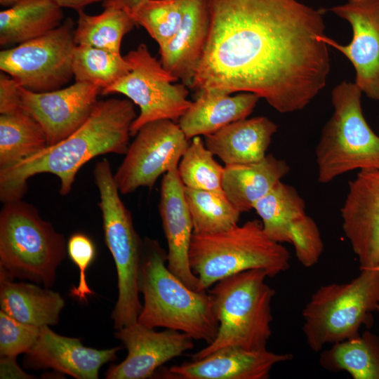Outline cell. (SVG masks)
<instances>
[{
	"label": "cell",
	"mask_w": 379,
	"mask_h": 379,
	"mask_svg": "<svg viewBox=\"0 0 379 379\" xmlns=\"http://www.w3.org/2000/svg\"><path fill=\"white\" fill-rule=\"evenodd\" d=\"M102 91L99 86L76 81L43 93L21 86L22 106L40 124L51 146L69 137L86 121Z\"/></svg>",
	"instance_id": "15"
},
{
	"label": "cell",
	"mask_w": 379,
	"mask_h": 379,
	"mask_svg": "<svg viewBox=\"0 0 379 379\" xmlns=\"http://www.w3.org/2000/svg\"><path fill=\"white\" fill-rule=\"evenodd\" d=\"M119 350V347L106 350L85 347L79 338L59 335L45 326L26 353L24 364L28 368H51L77 379H97L100 367L117 359Z\"/></svg>",
	"instance_id": "19"
},
{
	"label": "cell",
	"mask_w": 379,
	"mask_h": 379,
	"mask_svg": "<svg viewBox=\"0 0 379 379\" xmlns=\"http://www.w3.org/2000/svg\"><path fill=\"white\" fill-rule=\"evenodd\" d=\"M289 171L290 166L285 160L272 154L250 164L226 165L222 189L229 201L241 213L248 212Z\"/></svg>",
	"instance_id": "24"
},
{
	"label": "cell",
	"mask_w": 379,
	"mask_h": 379,
	"mask_svg": "<svg viewBox=\"0 0 379 379\" xmlns=\"http://www.w3.org/2000/svg\"><path fill=\"white\" fill-rule=\"evenodd\" d=\"M184 190L178 168L164 174L160 189L159 211L168 244L167 266L188 287L199 291V279L189 262L193 224Z\"/></svg>",
	"instance_id": "20"
},
{
	"label": "cell",
	"mask_w": 379,
	"mask_h": 379,
	"mask_svg": "<svg viewBox=\"0 0 379 379\" xmlns=\"http://www.w3.org/2000/svg\"><path fill=\"white\" fill-rule=\"evenodd\" d=\"M0 213V271L11 279L53 286L65 258L64 236L21 199L3 203Z\"/></svg>",
	"instance_id": "6"
},
{
	"label": "cell",
	"mask_w": 379,
	"mask_h": 379,
	"mask_svg": "<svg viewBox=\"0 0 379 379\" xmlns=\"http://www.w3.org/2000/svg\"><path fill=\"white\" fill-rule=\"evenodd\" d=\"M133 104L129 99L98 100L86 121L69 137L0 170L1 201L21 199L26 193L28 179L44 173L60 179L59 192L65 196L86 162L101 154H125L130 145L131 125L137 117Z\"/></svg>",
	"instance_id": "2"
},
{
	"label": "cell",
	"mask_w": 379,
	"mask_h": 379,
	"mask_svg": "<svg viewBox=\"0 0 379 379\" xmlns=\"http://www.w3.org/2000/svg\"><path fill=\"white\" fill-rule=\"evenodd\" d=\"M292 359L291 353L228 346L201 359L173 366L163 376L173 379H267L274 365Z\"/></svg>",
	"instance_id": "18"
},
{
	"label": "cell",
	"mask_w": 379,
	"mask_h": 379,
	"mask_svg": "<svg viewBox=\"0 0 379 379\" xmlns=\"http://www.w3.org/2000/svg\"><path fill=\"white\" fill-rule=\"evenodd\" d=\"M305 208L298 191L281 181L253 206L267 235L277 242L291 244L299 262L311 267L318 262L324 243L317 225Z\"/></svg>",
	"instance_id": "13"
},
{
	"label": "cell",
	"mask_w": 379,
	"mask_h": 379,
	"mask_svg": "<svg viewBox=\"0 0 379 379\" xmlns=\"http://www.w3.org/2000/svg\"><path fill=\"white\" fill-rule=\"evenodd\" d=\"M345 236L359 268L379 265V168L359 171L349 182L340 210Z\"/></svg>",
	"instance_id": "16"
},
{
	"label": "cell",
	"mask_w": 379,
	"mask_h": 379,
	"mask_svg": "<svg viewBox=\"0 0 379 379\" xmlns=\"http://www.w3.org/2000/svg\"><path fill=\"white\" fill-rule=\"evenodd\" d=\"M290 258L288 250L270 239L258 220L218 233H193L189 249L190 265L201 291L249 270L260 269L274 277L288 270Z\"/></svg>",
	"instance_id": "4"
},
{
	"label": "cell",
	"mask_w": 379,
	"mask_h": 379,
	"mask_svg": "<svg viewBox=\"0 0 379 379\" xmlns=\"http://www.w3.org/2000/svg\"><path fill=\"white\" fill-rule=\"evenodd\" d=\"M47 146L43 128L23 107L0 114V170L17 164Z\"/></svg>",
	"instance_id": "28"
},
{
	"label": "cell",
	"mask_w": 379,
	"mask_h": 379,
	"mask_svg": "<svg viewBox=\"0 0 379 379\" xmlns=\"http://www.w3.org/2000/svg\"><path fill=\"white\" fill-rule=\"evenodd\" d=\"M1 378H31L32 375L22 371L15 361V358L1 357Z\"/></svg>",
	"instance_id": "37"
},
{
	"label": "cell",
	"mask_w": 379,
	"mask_h": 379,
	"mask_svg": "<svg viewBox=\"0 0 379 379\" xmlns=\"http://www.w3.org/2000/svg\"><path fill=\"white\" fill-rule=\"evenodd\" d=\"M198 92L197 99L178 121L188 140L211 134L231 123L247 118L260 99L248 92L236 95L214 89Z\"/></svg>",
	"instance_id": "22"
},
{
	"label": "cell",
	"mask_w": 379,
	"mask_h": 379,
	"mask_svg": "<svg viewBox=\"0 0 379 379\" xmlns=\"http://www.w3.org/2000/svg\"><path fill=\"white\" fill-rule=\"evenodd\" d=\"M360 270L349 282L321 286L305 306L302 329L312 351L355 338L363 324L371 326L379 305V270Z\"/></svg>",
	"instance_id": "9"
},
{
	"label": "cell",
	"mask_w": 379,
	"mask_h": 379,
	"mask_svg": "<svg viewBox=\"0 0 379 379\" xmlns=\"http://www.w3.org/2000/svg\"><path fill=\"white\" fill-rule=\"evenodd\" d=\"M184 192L193 233H218L238 224L241 213L225 194L185 187Z\"/></svg>",
	"instance_id": "30"
},
{
	"label": "cell",
	"mask_w": 379,
	"mask_h": 379,
	"mask_svg": "<svg viewBox=\"0 0 379 379\" xmlns=\"http://www.w3.org/2000/svg\"><path fill=\"white\" fill-rule=\"evenodd\" d=\"M135 136L114 173L122 194L141 187L151 189L161 174L178 168L190 144L178 124L169 119L149 122Z\"/></svg>",
	"instance_id": "12"
},
{
	"label": "cell",
	"mask_w": 379,
	"mask_h": 379,
	"mask_svg": "<svg viewBox=\"0 0 379 379\" xmlns=\"http://www.w3.org/2000/svg\"><path fill=\"white\" fill-rule=\"evenodd\" d=\"M98 15H88L84 10L78 13L74 40L77 45L90 46L121 53V44L125 34L136 25L124 9L103 6Z\"/></svg>",
	"instance_id": "29"
},
{
	"label": "cell",
	"mask_w": 379,
	"mask_h": 379,
	"mask_svg": "<svg viewBox=\"0 0 379 379\" xmlns=\"http://www.w3.org/2000/svg\"><path fill=\"white\" fill-rule=\"evenodd\" d=\"M375 268L379 270V265L378 267H375Z\"/></svg>",
	"instance_id": "41"
},
{
	"label": "cell",
	"mask_w": 379,
	"mask_h": 379,
	"mask_svg": "<svg viewBox=\"0 0 379 379\" xmlns=\"http://www.w3.org/2000/svg\"><path fill=\"white\" fill-rule=\"evenodd\" d=\"M267 274L253 269L224 278L208 293L219 327L215 338L192 356L201 359L228 346L249 350L267 349L272 335L271 305L275 291L266 281Z\"/></svg>",
	"instance_id": "5"
},
{
	"label": "cell",
	"mask_w": 379,
	"mask_h": 379,
	"mask_svg": "<svg viewBox=\"0 0 379 379\" xmlns=\"http://www.w3.org/2000/svg\"><path fill=\"white\" fill-rule=\"evenodd\" d=\"M185 0H142L126 11L161 46L179 29Z\"/></svg>",
	"instance_id": "33"
},
{
	"label": "cell",
	"mask_w": 379,
	"mask_h": 379,
	"mask_svg": "<svg viewBox=\"0 0 379 379\" xmlns=\"http://www.w3.org/2000/svg\"><path fill=\"white\" fill-rule=\"evenodd\" d=\"M114 335L128 354L122 362L110 366L107 379L151 378L161 365L194 347V339L185 333L172 329L158 332L138 321L117 330Z\"/></svg>",
	"instance_id": "17"
},
{
	"label": "cell",
	"mask_w": 379,
	"mask_h": 379,
	"mask_svg": "<svg viewBox=\"0 0 379 379\" xmlns=\"http://www.w3.org/2000/svg\"><path fill=\"white\" fill-rule=\"evenodd\" d=\"M67 251L71 260L79 270V284L70 289L69 294L80 302H86L87 297L93 293L87 284L86 272L95 259V244L88 235L77 232L69 237Z\"/></svg>",
	"instance_id": "35"
},
{
	"label": "cell",
	"mask_w": 379,
	"mask_h": 379,
	"mask_svg": "<svg viewBox=\"0 0 379 379\" xmlns=\"http://www.w3.org/2000/svg\"><path fill=\"white\" fill-rule=\"evenodd\" d=\"M142 0H105L103 6H114L125 11L128 10Z\"/></svg>",
	"instance_id": "39"
},
{
	"label": "cell",
	"mask_w": 379,
	"mask_h": 379,
	"mask_svg": "<svg viewBox=\"0 0 379 379\" xmlns=\"http://www.w3.org/2000/svg\"><path fill=\"white\" fill-rule=\"evenodd\" d=\"M325 10L350 24L352 39L347 45L326 35L319 39L350 61L356 72L355 84L368 98L379 102V0H347Z\"/></svg>",
	"instance_id": "14"
},
{
	"label": "cell",
	"mask_w": 379,
	"mask_h": 379,
	"mask_svg": "<svg viewBox=\"0 0 379 379\" xmlns=\"http://www.w3.org/2000/svg\"><path fill=\"white\" fill-rule=\"evenodd\" d=\"M19 0H0V4L4 7H11Z\"/></svg>",
	"instance_id": "40"
},
{
	"label": "cell",
	"mask_w": 379,
	"mask_h": 379,
	"mask_svg": "<svg viewBox=\"0 0 379 379\" xmlns=\"http://www.w3.org/2000/svg\"><path fill=\"white\" fill-rule=\"evenodd\" d=\"M76 82L110 86L131 70L128 61L121 53L90 46L77 45L72 59Z\"/></svg>",
	"instance_id": "31"
},
{
	"label": "cell",
	"mask_w": 379,
	"mask_h": 379,
	"mask_svg": "<svg viewBox=\"0 0 379 379\" xmlns=\"http://www.w3.org/2000/svg\"><path fill=\"white\" fill-rule=\"evenodd\" d=\"M210 15L207 0H185L180 26L159 46L160 62L172 76L190 87L207 41Z\"/></svg>",
	"instance_id": "21"
},
{
	"label": "cell",
	"mask_w": 379,
	"mask_h": 379,
	"mask_svg": "<svg viewBox=\"0 0 379 379\" xmlns=\"http://www.w3.org/2000/svg\"><path fill=\"white\" fill-rule=\"evenodd\" d=\"M206 44L190 88L248 92L280 113L299 111L331 69L324 8L298 0H207Z\"/></svg>",
	"instance_id": "1"
},
{
	"label": "cell",
	"mask_w": 379,
	"mask_h": 379,
	"mask_svg": "<svg viewBox=\"0 0 379 379\" xmlns=\"http://www.w3.org/2000/svg\"><path fill=\"white\" fill-rule=\"evenodd\" d=\"M213 156L199 136L192 138L178 166L179 176L185 187L225 194L224 167Z\"/></svg>",
	"instance_id": "32"
},
{
	"label": "cell",
	"mask_w": 379,
	"mask_h": 379,
	"mask_svg": "<svg viewBox=\"0 0 379 379\" xmlns=\"http://www.w3.org/2000/svg\"><path fill=\"white\" fill-rule=\"evenodd\" d=\"M130 65V72L103 89L102 94L120 93L126 96L140 109L131 128L135 136L145 124L161 119L178 122L190 107L187 99L188 90L149 53L145 44L124 56Z\"/></svg>",
	"instance_id": "10"
},
{
	"label": "cell",
	"mask_w": 379,
	"mask_h": 379,
	"mask_svg": "<svg viewBox=\"0 0 379 379\" xmlns=\"http://www.w3.org/2000/svg\"><path fill=\"white\" fill-rule=\"evenodd\" d=\"M62 8H72L77 12L91 4L105 0H55Z\"/></svg>",
	"instance_id": "38"
},
{
	"label": "cell",
	"mask_w": 379,
	"mask_h": 379,
	"mask_svg": "<svg viewBox=\"0 0 379 379\" xmlns=\"http://www.w3.org/2000/svg\"><path fill=\"white\" fill-rule=\"evenodd\" d=\"M167 254L158 242L147 239L140 272L144 303L138 322L149 328L164 327L211 343L219 323L211 297L185 284L166 265Z\"/></svg>",
	"instance_id": "3"
},
{
	"label": "cell",
	"mask_w": 379,
	"mask_h": 379,
	"mask_svg": "<svg viewBox=\"0 0 379 379\" xmlns=\"http://www.w3.org/2000/svg\"><path fill=\"white\" fill-rule=\"evenodd\" d=\"M13 279L0 271L1 310L25 324L39 327L57 324L65 305L60 294L46 287Z\"/></svg>",
	"instance_id": "25"
},
{
	"label": "cell",
	"mask_w": 379,
	"mask_h": 379,
	"mask_svg": "<svg viewBox=\"0 0 379 379\" xmlns=\"http://www.w3.org/2000/svg\"><path fill=\"white\" fill-rule=\"evenodd\" d=\"M100 194L105 242L116 266L119 295L111 318L118 330L138 321L142 308L140 301V272L143 244L133 226L130 211L119 196L110 163L104 158L93 169Z\"/></svg>",
	"instance_id": "8"
},
{
	"label": "cell",
	"mask_w": 379,
	"mask_h": 379,
	"mask_svg": "<svg viewBox=\"0 0 379 379\" xmlns=\"http://www.w3.org/2000/svg\"><path fill=\"white\" fill-rule=\"evenodd\" d=\"M361 94L355 83L345 81L332 91L333 113L315 149L320 183H328L352 171L379 168V135L364 117Z\"/></svg>",
	"instance_id": "7"
},
{
	"label": "cell",
	"mask_w": 379,
	"mask_h": 379,
	"mask_svg": "<svg viewBox=\"0 0 379 379\" xmlns=\"http://www.w3.org/2000/svg\"><path fill=\"white\" fill-rule=\"evenodd\" d=\"M277 125L266 117L244 119L204 136V143L226 165L244 164L263 159Z\"/></svg>",
	"instance_id": "23"
},
{
	"label": "cell",
	"mask_w": 379,
	"mask_h": 379,
	"mask_svg": "<svg viewBox=\"0 0 379 379\" xmlns=\"http://www.w3.org/2000/svg\"><path fill=\"white\" fill-rule=\"evenodd\" d=\"M62 8L55 0H19L0 12V44H22L62 23Z\"/></svg>",
	"instance_id": "26"
},
{
	"label": "cell",
	"mask_w": 379,
	"mask_h": 379,
	"mask_svg": "<svg viewBox=\"0 0 379 379\" xmlns=\"http://www.w3.org/2000/svg\"><path fill=\"white\" fill-rule=\"evenodd\" d=\"M319 363L328 371H345L354 379H379V336L366 331L334 343L321 352Z\"/></svg>",
	"instance_id": "27"
},
{
	"label": "cell",
	"mask_w": 379,
	"mask_h": 379,
	"mask_svg": "<svg viewBox=\"0 0 379 379\" xmlns=\"http://www.w3.org/2000/svg\"><path fill=\"white\" fill-rule=\"evenodd\" d=\"M41 327L20 322L0 311V356L15 358L27 353L36 342Z\"/></svg>",
	"instance_id": "34"
},
{
	"label": "cell",
	"mask_w": 379,
	"mask_h": 379,
	"mask_svg": "<svg viewBox=\"0 0 379 379\" xmlns=\"http://www.w3.org/2000/svg\"><path fill=\"white\" fill-rule=\"evenodd\" d=\"M74 23L68 18L39 37L1 51V71L33 92L61 88L74 77Z\"/></svg>",
	"instance_id": "11"
},
{
	"label": "cell",
	"mask_w": 379,
	"mask_h": 379,
	"mask_svg": "<svg viewBox=\"0 0 379 379\" xmlns=\"http://www.w3.org/2000/svg\"><path fill=\"white\" fill-rule=\"evenodd\" d=\"M21 86L8 74L0 73V114L16 112L22 108Z\"/></svg>",
	"instance_id": "36"
}]
</instances>
